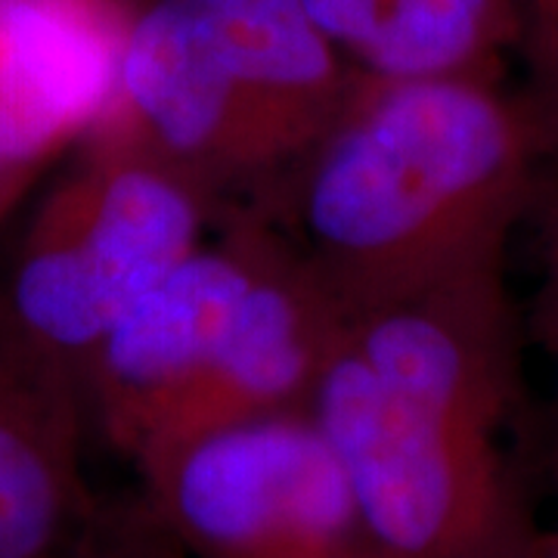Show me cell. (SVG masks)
I'll return each instance as SVG.
<instances>
[{"label":"cell","instance_id":"6da1fadb","mask_svg":"<svg viewBox=\"0 0 558 558\" xmlns=\"http://www.w3.org/2000/svg\"><path fill=\"white\" fill-rule=\"evenodd\" d=\"M531 100L494 78L357 72L332 124L277 190L270 218L344 319L506 264L546 183Z\"/></svg>","mask_w":558,"mask_h":558},{"label":"cell","instance_id":"7a4b0ae2","mask_svg":"<svg viewBox=\"0 0 558 558\" xmlns=\"http://www.w3.org/2000/svg\"><path fill=\"white\" fill-rule=\"evenodd\" d=\"M515 398L499 264L348 319L311 413L391 558H539L506 453Z\"/></svg>","mask_w":558,"mask_h":558},{"label":"cell","instance_id":"3957f363","mask_svg":"<svg viewBox=\"0 0 558 558\" xmlns=\"http://www.w3.org/2000/svg\"><path fill=\"white\" fill-rule=\"evenodd\" d=\"M354 81L301 0H156L128 20L112 109L223 211L267 199Z\"/></svg>","mask_w":558,"mask_h":558},{"label":"cell","instance_id":"277c9868","mask_svg":"<svg viewBox=\"0 0 558 558\" xmlns=\"http://www.w3.org/2000/svg\"><path fill=\"white\" fill-rule=\"evenodd\" d=\"M65 159L0 292L22 329L81 381L112 323L208 240L220 205L116 109Z\"/></svg>","mask_w":558,"mask_h":558},{"label":"cell","instance_id":"5b68a950","mask_svg":"<svg viewBox=\"0 0 558 558\" xmlns=\"http://www.w3.org/2000/svg\"><path fill=\"white\" fill-rule=\"evenodd\" d=\"M134 472L183 558H391L311 410L220 425Z\"/></svg>","mask_w":558,"mask_h":558},{"label":"cell","instance_id":"8992f818","mask_svg":"<svg viewBox=\"0 0 558 558\" xmlns=\"http://www.w3.org/2000/svg\"><path fill=\"white\" fill-rule=\"evenodd\" d=\"M277 240L274 220L255 208H223L215 236L149 286L87 357L90 432L131 465L159 447L199 388Z\"/></svg>","mask_w":558,"mask_h":558},{"label":"cell","instance_id":"52a82bcc","mask_svg":"<svg viewBox=\"0 0 558 558\" xmlns=\"http://www.w3.org/2000/svg\"><path fill=\"white\" fill-rule=\"evenodd\" d=\"M78 376L40 348L0 292V558H84L102 494L84 472Z\"/></svg>","mask_w":558,"mask_h":558},{"label":"cell","instance_id":"ba28073f","mask_svg":"<svg viewBox=\"0 0 558 558\" xmlns=\"http://www.w3.org/2000/svg\"><path fill=\"white\" fill-rule=\"evenodd\" d=\"M116 0H0V178L35 180L112 109Z\"/></svg>","mask_w":558,"mask_h":558},{"label":"cell","instance_id":"9c48e42d","mask_svg":"<svg viewBox=\"0 0 558 558\" xmlns=\"http://www.w3.org/2000/svg\"><path fill=\"white\" fill-rule=\"evenodd\" d=\"M344 323L348 319L336 301L323 292L295 248L279 233L264 270L230 323L211 369L153 453L220 425L311 410L319 376L339 344Z\"/></svg>","mask_w":558,"mask_h":558},{"label":"cell","instance_id":"30bf717a","mask_svg":"<svg viewBox=\"0 0 558 558\" xmlns=\"http://www.w3.org/2000/svg\"><path fill=\"white\" fill-rule=\"evenodd\" d=\"M519 47L515 0H379L354 69L369 78H494Z\"/></svg>","mask_w":558,"mask_h":558},{"label":"cell","instance_id":"8fae6325","mask_svg":"<svg viewBox=\"0 0 558 558\" xmlns=\"http://www.w3.org/2000/svg\"><path fill=\"white\" fill-rule=\"evenodd\" d=\"M519 50L527 57L531 87L524 97L546 134V186H558V0H515Z\"/></svg>","mask_w":558,"mask_h":558},{"label":"cell","instance_id":"7c38bea8","mask_svg":"<svg viewBox=\"0 0 558 558\" xmlns=\"http://www.w3.org/2000/svg\"><path fill=\"white\" fill-rule=\"evenodd\" d=\"M84 558H183L146 512L137 494L102 497L100 519Z\"/></svg>","mask_w":558,"mask_h":558},{"label":"cell","instance_id":"4fadbf2b","mask_svg":"<svg viewBox=\"0 0 558 558\" xmlns=\"http://www.w3.org/2000/svg\"><path fill=\"white\" fill-rule=\"evenodd\" d=\"M537 215H543V230H546V286L539 299V339L553 363L558 388V186L543 190Z\"/></svg>","mask_w":558,"mask_h":558},{"label":"cell","instance_id":"5bb4252c","mask_svg":"<svg viewBox=\"0 0 558 558\" xmlns=\"http://www.w3.org/2000/svg\"><path fill=\"white\" fill-rule=\"evenodd\" d=\"M35 186V180H22V178H0V220L7 218L20 199Z\"/></svg>","mask_w":558,"mask_h":558},{"label":"cell","instance_id":"9a60e30c","mask_svg":"<svg viewBox=\"0 0 558 558\" xmlns=\"http://www.w3.org/2000/svg\"><path fill=\"white\" fill-rule=\"evenodd\" d=\"M539 558H558V527H553L549 534H543V539H539Z\"/></svg>","mask_w":558,"mask_h":558},{"label":"cell","instance_id":"2e32d148","mask_svg":"<svg viewBox=\"0 0 558 558\" xmlns=\"http://www.w3.org/2000/svg\"><path fill=\"white\" fill-rule=\"evenodd\" d=\"M556 475H558V450H556Z\"/></svg>","mask_w":558,"mask_h":558}]
</instances>
